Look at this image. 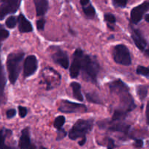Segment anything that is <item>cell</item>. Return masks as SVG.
Instances as JSON below:
<instances>
[{
  "mask_svg": "<svg viewBox=\"0 0 149 149\" xmlns=\"http://www.w3.org/2000/svg\"><path fill=\"white\" fill-rule=\"evenodd\" d=\"M108 86L111 94L115 95L119 100L120 106L117 109L128 114L137 107L134 98L130 93L129 88L122 80L117 79L111 81Z\"/></svg>",
  "mask_w": 149,
  "mask_h": 149,
  "instance_id": "obj_1",
  "label": "cell"
},
{
  "mask_svg": "<svg viewBox=\"0 0 149 149\" xmlns=\"http://www.w3.org/2000/svg\"><path fill=\"white\" fill-rule=\"evenodd\" d=\"M99 69L100 67L97 60L83 52L80 59V71L83 72L84 79L96 84Z\"/></svg>",
  "mask_w": 149,
  "mask_h": 149,
  "instance_id": "obj_2",
  "label": "cell"
},
{
  "mask_svg": "<svg viewBox=\"0 0 149 149\" xmlns=\"http://www.w3.org/2000/svg\"><path fill=\"white\" fill-rule=\"evenodd\" d=\"M24 55L23 51H20L12 52L7 56L6 64L10 84H15L18 80L20 72V64L24 58Z\"/></svg>",
  "mask_w": 149,
  "mask_h": 149,
  "instance_id": "obj_3",
  "label": "cell"
},
{
  "mask_svg": "<svg viewBox=\"0 0 149 149\" xmlns=\"http://www.w3.org/2000/svg\"><path fill=\"white\" fill-rule=\"evenodd\" d=\"M93 119H78L69 131V138L72 141L86 138V135L93 129Z\"/></svg>",
  "mask_w": 149,
  "mask_h": 149,
  "instance_id": "obj_4",
  "label": "cell"
},
{
  "mask_svg": "<svg viewBox=\"0 0 149 149\" xmlns=\"http://www.w3.org/2000/svg\"><path fill=\"white\" fill-rule=\"evenodd\" d=\"M112 57L116 63L128 66L131 64V58L128 47L125 45H115L112 50Z\"/></svg>",
  "mask_w": 149,
  "mask_h": 149,
  "instance_id": "obj_5",
  "label": "cell"
},
{
  "mask_svg": "<svg viewBox=\"0 0 149 149\" xmlns=\"http://www.w3.org/2000/svg\"><path fill=\"white\" fill-rule=\"evenodd\" d=\"M97 125H99L100 129H107L111 132H122L127 136L129 135V130L131 129V126L124 123V121L112 122L110 120L108 122H105V121H101L98 122Z\"/></svg>",
  "mask_w": 149,
  "mask_h": 149,
  "instance_id": "obj_6",
  "label": "cell"
},
{
  "mask_svg": "<svg viewBox=\"0 0 149 149\" xmlns=\"http://www.w3.org/2000/svg\"><path fill=\"white\" fill-rule=\"evenodd\" d=\"M50 49L51 50V58L53 62L61 68L67 69L70 65V61L67 52L56 46H50Z\"/></svg>",
  "mask_w": 149,
  "mask_h": 149,
  "instance_id": "obj_7",
  "label": "cell"
},
{
  "mask_svg": "<svg viewBox=\"0 0 149 149\" xmlns=\"http://www.w3.org/2000/svg\"><path fill=\"white\" fill-rule=\"evenodd\" d=\"M58 109L60 112L64 113H86L88 110L86 105L74 103V102H72L67 100H61Z\"/></svg>",
  "mask_w": 149,
  "mask_h": 149,
  "instance_id": "obj_8",
  "label": "cell"
},
{
  "mask_svg": "<svg viewBox=\"0 0 149 149\" xmlns=\"http://www.w3.org/2000/svg\"><path fill=\"white\" fill-rule=\"evenodd\" d=\"M21 1L20 0H8L1 1L0 5V20H4L9 14L16 13L19 9Z\"/></svg>",
  "mask_w": 149,
  "mask_h": 149,
  "instance_id": "obj_9",
  "label": "cell"
},
{
  "mask_svg": "<svg viewBox=\"0 0 149 149\" xmlns=\"http://www.w3.org/2000/svg\"><path fill=\"white\" fill-rule=\"evenodd\" d=\"M149 10V1H144L134 7L130 13V20L132 24H137L141 21L145 13Z\"/></svg>",
  "mask_w": 149,
  "mask_h": 149,
  "instance_id": "obj_10",
  "label": "cell"
},
{
  "mask_svg": "<svg viewBox=\"0 0 149 149\" xmlns=\"http://www.w3.org/2000/svg\"><path fill=\"white\" fill-rule=\"evenodd\" d=\"M83 51L80 48H77L73 53L72 61L70 67V75L72 79L78 77L80 72V59L83 54Z\"/></svg>",
  "mask_w": 149,
  "mask_h": 149,
  "instance_id": "obj_11",
  "label": "cell"
},
{
  "mask_svg": "<svg viewBox=\"0 0 149 149\" xmlns=\"http://www.w3.org/2000/svg\"><path fill=\"white\" fill-rule=\"evenodd\" d=\"M38 68V61L34 55H29L23 63V77L25 78L31 77L36 73Z\"/></svg>",
  "mask_w": 149,
  "mask_h": 149,
  "instance_id": "obj_12",
  "label": "cell"
},
{
  "mask_svg": "<svg viewBox=\"0 0 149 149\" xmlns=\"http://www.w3.org/2000/svg\"><path fill=\"white\" fill-rule=\"evenodd\" d=\"M129 31L130 33H131V37L136 47L140 51L145 50L147 42H146L145 39L143 36V35H142L139 29L134 28L131 25H129Z\"/></svg>",
  "mask_w": 149,
  "mask_h": 149,
  "instance_id": "obj_13",
  "label": "cell"
},
{
  "mask_svg": "<svg viewBox=\"0 0 149 149\" xmlns=\"http://www.w3.org/2000/svg\"><path fill=\"white\" fill-rule=\"evenodd\" d=\"M19 148L20 149H37L36 146L31 141L30 132L29 127H25L20 132L19 138Z\"/></svg>",
  "mask_w": 149,
  "mask_h": 149,
  "instance_id": "obj_14",
  "label": "cell"
},
{
  "mask_svg": "<svg viewBox=\"0 0 149 149\" xmlns=\"http://www.w3.org/2000/svg\"><path fill=\"white\" fill-rule=\"evenodd\" d=\"M18 30L20 33H30L33 31V26L29 20L26 19L24 15L20 14L18 17Z\"/></svg>",
  "mask_w": 149,
  "mask_h": 149,
  "instance_id": "obj_15",
  "label": "cell"
},
{
  "mask_svg": "<svg viewBox=\"0 0 149 149\" xmlns=\"http://www.w3.org/2000/svg\"><path fill=\"white\" fill-rule=\"evenodd\" d=\"M34 4L38 17H42L46 14L49 7V3L47 0H34Z\"/></svg>",
  "mask_w": 149,
  "mask_h": 149,
  "instance_id": "obj_16",
  "label": "cell"
},
{
  "mask_svg": "<svg viewBox=\"0 0 149 149\" xmlns=\"http://www.w3.org/2000/svg\"><path fill=\"white\" fill-rule=\"evenodd\" d=\"M12 130L6 128H2L0 130V149H15L14 147L9 146L6 145L5 140L8 136L12 135Z\"/></svg>",
  "mask_w": 149,
  "mask_h": 149,
  "instance_id": "obj_17",
  "label": "cell"
},
{
  "mask_svg": "<svg viewBox=\"0 0 149 149\" xmlns=\"http://www.w3.org/2000/svg\"><path fill=\"white\" fill-rule=\"evenodd\" d=\"M6 85V77L5 73L4 71V67L1 63V59H0V104L2 102L4 98V87Z\"/></svg>",
  "mask_w": 149,
  "mask_h": 149,
  "instance_id": "obj_18",
  "label": "cell"
},
{
  "mask_svg": "<svg viewBox=\"0 0 149 149\" xmlns=\"http://www.w3.org/2000/svg\"><path fill=\"white\" fill-rule=\"evenodd\" d=\"M70 87L72 90L73 97L76 100H79V101H83V96L81 93V85H80V84H79L78 82H76V81H72V82L70 83Z\"/></svg>",
  "mask_w": 149,
  "mask_h": 149,
  "instance_id": "obj_19",
  "label": "cell"
},
{
  "mask_svg": "<svg viewBox=\"0 0 149 149\" xmlns=\"http://www.w3.org/2000/svg\"><path fill=\"white\" fill-rule=\"evenodd\" d=\"M82 9H83V13L87 18L93 19L96 15V10L91 1H89L87 4L82 6Z\"/></svg>",
  "mask_w": 149,
  "mask_h": 149,
  "instance_id": "obj_20",
  "label": "cell"
},
{
  "mask_svg": "<svg viewBox=\"0 0 149 149\" xmlns=\"http://www.w3.org/2000/svg\"><path fill=\"white\" fill-rule=\"evenodd\" d=\"M148 87L146 85H138L136 87V93L141 101L144 100V99L147 97Z\"/></svg>",
  "mask_w": 149,
  "mask_h": 149,
  "instance_id": "obj_21",
  "label": "cell"
},
{
  "mask_svg": "<svg viewBox=\"0 0 149 149\" xmlns=\"http://www.w3.org/2000/svg\"><path fill=\"white\" fill-rule=\"evenodd\" d=\"M86 100H87L89 102H90V103H94V104H99V105L102 104V102L101 101L99 95H98L97 93H95V92H92V93H86Z\"/></svg>",
  "mask_w": 149,
  "mask_h": 149,
  "instance_id": "obj_22",
  "label": "cell"
},
{
  "mask_svg": "<svg viewBox=\"0 0 149 149\" xmlns=\"http://www.w3.org/2000/svg\"><path fill=\"white\" fill-rule=\"evenodd\" d=\"M104 20L106 22L107 25L110 29L114 30V28L112 26L115 25L116 23V18L114 15L111 14V13H105L104 15Z\"/></svg>",
  "mask_w": 149,
  "mask_h": 149,
  "instance_id": "obj_23",
  "label": "cell"
},
{
  "mask_svg": "<svg viewBox=\"0 0 149 149\" xmlns=\"http://www.w3.org/2000/svg\"><path fill=\"white\" fill-rule=\"evenodd\" d=\"M66 119L64 116H57L53 122V127L57 130H59L62 129V127L64 126V125L65 124Z\"/></svg>",
  "mask_w": 149,
  "mask_h": 149,
  "instance_id": "obj_24",
  "label": "cell"
},
{
  "mask_svg": "<svg viewBox=\"0 0 149 149\" xmlns=\"http://www.w3.org/2000/svg\"><path fill=\"white\" fill-rule=\"evenodd\" d=\"M18 23V17L15 16H10L6 20L5 24L7 28L9 29H14Z\"/></svg>",
  "mask_w": 149,
  "mask_h": 149,
  "instance_id": "obj_25",
  "label": "cell"
},
{
  "mask_svg": "<svg viewBox=\"0 0 149 149\" xmlns=\"http://www.w3.org/2000/svg\"><path fill=\"white\" fill-rule=\"evenodd\" d=\"M136 73L138 75L143 76L145 77H149V68L143 66V65H138L136 69Z\"/></svg>",
  "mask_w": 149,
  "mask_h": 149,
  "instance_id": "obj_26",
  "label": "cell"
},
{
  "mask_svg": "<svg viewBox=\"0 0 149 149\" xmlns=\"http://www.w3.org/2000/svg\"><path fill=\"white\" fill-rule=\"evenodd\" d=\"M9 36H10V32L4 29V28L0 24V49H1V42L5 40L6 39H7Z\"/></svg>",
  "mask_w": 149,
  "mask_h": 149,
  "instance_id": "obj_27",
  "label": "cell"
},
{
  "mask_svg": "<svg viewBox=\"0 0 149 149\" xmlns=\"http://www.w3.org/2000/svg\"><path fill=\"white\" fill-rule=\"evenodd\" d=\"M128 1L127 0H112V4L115 7L125 8Z\"/></svg>",
  "mask_w": 149,
  "mask_h": 149,
  "instance_id": "obj_28",
  "label": "cell"
},
{
  "mask_svg": "<svg viewBox=\"0 0 149 149\" xmlns=\"http://www.w3.org/2000/svg\"><path fill=\"white\" fill-rule=\"evenodd\" d=\"M45 23H46V20L44 17H41V18L38 19L37 20L36 23V26H37V29L38 31H44L45 29Z\"/></svg>",
  "mask_w": 149,
  "mask_h": 149,
  "instance_id": "obj_29",
  "label": "cell"
},
{
  "mask_svg": "<svg viewBox=\"0 0 149 149\" xmlns=\"http://www.w3.org/2000/svg\"><path fill=\"white\" fill-rule=\"evenodd\" d=\"M67 135V132L64 130V128L59 130H57L56 141H61V140H62L63 138H65Z\"/></svg>",
  "mask_w": 149,
  "mask_h": 149,
  "instance_id": "obj_30",
  "label": "cell"
},
{
  "mask_svg": "<svg viewBox=\"0 0 149 149\" xmlns=\"http://www.w3.org/2000/svg\"><path fill=\"white\" fill-rule=\"evenodd\" d=\"M18 113L19 116H20V118H25L26 116L28 113V110L26 107H23V106H19L18 107Z\"/></svg>",
  "mask_w": 149,
  "mask_h": 149,
  "instance_id": "obj_31",
  "label": "cell"
},
{
  "mask_svg": "<svg viewBox=\"0 0 149 149\" xmlns=\"http://www.w3.org/2000/svg\"><path fill=\"white\" fill-rule=\"evenodd\" d=\"M133 140H134V143H133V146H134V148H141L143 146V141L142 139H138V138H134Z\"/></svg>",
  "mask_w": 149,
  "mask_h": 149,
  "instance_id": "obj_32",
  "label": "cell"
},
{
  "mask_svg": "<svg viewBox=\"0 0 149 149\" xmlns=\"http://www.w3.org/2000/svg\"><path fill=\"white\" fill-rule=\"evenodd\" d=\"M16 115V110L14 109H9L6 112V116H7V119H12V118L15 117Z\"/></svg>",
  "mask_w": 149,
  "mask_h": 149,
  "instance_id": "obj_33",
  "label": "cell"
},
{
  "mask_svg": "<svg viewBox=\"0 0 149 149\" xmlns=\"http://www.w3.org/2000/svg\"><path fill=\"white\" fill-rule=\"evenodd\" d=\"M115 147V142L112 138H108V145H107V148L108 149H114Z\"/></svg>",
  "mask_w": 149,
  "mask_h": 149,
  "instance_id": "obj_34",
  "label": "cell"
},
{
  "mask_svg": "<svg viewBox=\"0 0 149 149\" xmlns=\"http://www.w3.org/2000/svg\"><path fill=\"white\" fill-rule=\"evenodd\" d=\"M145 117H146V123L149 126V101L147 103L145 109Z\"/></svg>",
  "mask_w": 149,
  "mask_h": 149,
  "instance_id": "obj_35",
  "label": "cell"
},
{
  "mask_svg": "<svg viewBox=\"0 0 149 149\" xmlns=\"http://www.w3.org/2000/svg\"><path fill=\"white\" fill-rule=\"evenodd\" d=\"M86 143V138H83L80 140V141L78 142V144L80 146H83L85 145V143Z\"/></svg>",
  "mask_w": 149,
  "mask_h": 149,
  "instance_id": "obj_36",
  "label": "cell"
},
{
  "mask_svg": "<svg viewBox=\"0 0 149 149\" xmlns=\"http://www.w3.org/2000/svg\"><path fill=\"white\" fill-rule=\"evenodd\" d=\"M89 1H90L89 0H81V1H80V4H81V6H83L85 4H87Z\"/></svg>",
  "mask_w": 149,
  "mask_h": 149,
  "instance_id": "obj_37",
  "label": "cell"
},
{
  "mask_svg": "<svg viewBox=\"0 0 149 149\" xmlns=\"http://www.w3.org/2000/svg\"><path fill=\"white\" fill-rule=\"evenodd\" d=\"M145 20L146 22H148V23H149V14H146L145 15Z\"/></svg>",
  "mask_w": 149,
  "mask_h": 149,
  "instance_id": "obj_38",
  "label": "cell"
},
{
  "mask_svg": "<svg viewBox=\"0 0 149 149\" xmlns=\"http://www.w3.org/2000/svg\"><path fill=\"white\" fill-rule=\"evenodd\" d=\"M145 56L148 57L149 58V49H145Z\"/></svg>",
  "mask_w": 149,
  "mask_h": 149,
  "instance_id": "obj_39",
  "label": "cell"
},
{
  "mask_svg": "<svg viewBox=\"0 0 149 149\" xmlns=\"http://www.w3.org/2000/svg\"><path fill=\"white\" fill-rule=\"evenodd\" d=\"M69 31H70V32H71V33H72V34H73V35H74V34H75V32L72 31V30H71V29H69Z\"/></svg>",
  "mask_w": 149,
  "mask_h": 149,
  "instance_id": "obj_40",
  "label": "cell"
},
{
  "mask_svg": "<svg viewBox=\"0 0 149 149\" xmlns=\"http://www.w3.org/2000/svg\"><path fill=\"white\" fill-rule=\"evenodd\" d=\"M39 149H47V148H45V147L41 146V147H40V148H39Z\"/></svg>",
  "mask_w": 149,
  "mask_h": 149,
  "instance_id": "obj_41",
  "label": "cell"
}]
</instances>
